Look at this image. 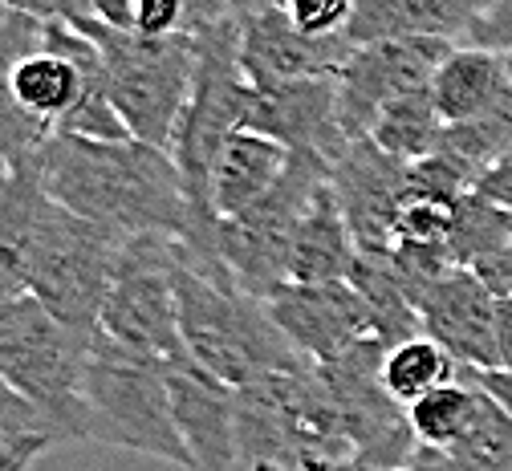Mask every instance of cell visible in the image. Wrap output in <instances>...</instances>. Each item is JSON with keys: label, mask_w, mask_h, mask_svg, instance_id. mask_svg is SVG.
<instances>
[{"label": "cell", "mask_w": 512, "mask_h": 471, "mask_svg": "<svg viewBox=\"0 0 512 471\" xmlns=\"http://www.w3.org/2000/svg\"><path fill=\"white\" fill-rule=\"evenodd\" d=\"M277 5L309 37H346L358 0H277Z\"/></svg>", "instance_id": "26"}, {"label": "cell", "mask_w": 512, "mask_h": 471, "mask_svg": "<svg viewBox=\"0 0 512 471\" xmlns=\"http://www.w3.org/2000/svg\"><path fill=\"white\" fill-rule=\"evenodd\" d=\"M13 17H17V9L0 5V49H5V37H9V25H13Z\"/></svg>", "instance_id": "35"}, {"label": "cell", "mask_w": 512, "mask_h": 471, "mask_svg": "<svg viewBox=\"0 0 512 471\" xmlns=\"http://www.w3.org/2000/svg\"><path fill=\"white\" fill-rule=\"evenodd\" d=\"M45 191L74 216L131 240L187 236V191L171 151L143 139L53 134L37 155Z\"/></svg>", "instance_id": "1"}, {"label": "cell", "mask_w": 512, "mask_h": 471, "mask_svg": "<svg viewBox=\"0 0 512 471\" xmlns=\"http://www.w3.org/2000/svg\"><path fill=\"white\" fill-rule=\"evenodd\" d=\"M480 398H484V390L464 374V378H456V382H447V386L423 394L419 402H411L407 419H411L415 443H419V447H431V451H452V447H460V439H464V435L472 431V423H476Z\"/></svg>", "instance_id": "21"}, {"label": "cell", "mask_w": 512, "mask_h": 471, "mask_svg": "<svg viewBox=\"0 0 512 471\" xmlns=\"http://www.w3.org/2000/svg\"><path fill=\"white\" fill-rule=\"evenodd\" d=\"M484 394H492V402L504 411V415H512V370H464Z\"/></svg>", "instance_id": "32"}, {"label": "cell", "mask_w": 512, "mask_h": 471, "mask_svg": "<svg viewBox=\"0 0 512 471\" xmlns=\"http://www.w3.org/2000/svg\"><path fill=\"white\" fill-rule=\"evenodd\" d=\"M293 159V147H285L273 134L261 130H232L228 143L212 167V212L216 220H232L248 212L256 199H265L285 167Z\"/></svg>", "instance_id": "19"}, {"label": "cell", "mask_w": 512, "mask_h": 471, "mask_svg": "<svg viewBox=\"0 0 512 471\" xmlns=\"http://www.w3.org/2000/svg\"><path fill=\"white\" fill-rule=\"evenodd\" d=\"M456 378H464V366L439 342H431L427 333L391 346L387 358H382V386H387V394L399 402V407H411V402H419L423 394L456 382Z\"/></svg>", "instance_id": "22"}, {"label": "cell", "mask_w": 512, "mask_h": 471, "mask_svg": "<svg viewBox=\"0 0 512 471\" xmlns=\"http://www.w3.org/2000/svg\"><path fill=\"white\" fill-rule=\"evenodd\" d=\"M508 65H512V57H508Z\"/></svg>", "instance_id": "38"}, {"label": "cell", "mask_w": 512, "mask_h": 471, "mask_svg": "<svg viewBox=\"0 0 512 471\" xmlns=\"http://www.w3.org/2000/svg\"><path fill=\"white\" fill-rule=\"evenodd\" d=\"M443 126L447 122L439 118V110L431 102V90H419V94H407V98H399V102H391L387 110H382L366 139L399 163H419V159L439 151Z\"/></svg>", "instance_id": "20"}, {"label": "cell", "mask_w": 512, "mask_h": 471, "mask_svg": "<svg viewBox=\"0 0 512 471\" xmlns=\"http://www.w3.org/2000/svg\"><path fill=\"white\" fill-rule=\"evenodd\" d=\"M122 244H126L122 236L74 216L53 199V212L37 244L29 293L66 325L82 333H98Z\"/></svg>", "instance_id": "8"}, {"label": "cell", "mask_w": 512, "mask_h": 471, "mask_svg": "<svg viewBox=\"0 0 512 471\" xmlns=\"http://www.w3.org/2000/svg\"><path fill=\"white\" fill-rule=\"evenodd\" d=\"M452 256L460 268H472L476 260L500 252L504 244H512V228H508V212L488 204V199L472 187L456 199V216H452Z\"/></svg>", "instance_id": "23"}, {"label": "cell", "mask_w": 512, "mask_h": 471, "mask_svg": "<svg viewBox=\"0 0 512 471\" xmlns=\"http://www.w3.org/2000/svg\"><path fill=\"white\" fill-rule=\"evenodd\" d=\"M496 309L500 297L472 268H452L427 289L419 317L427 338L439 342L464 370H496Z\"/></svg>", "instance_id": "15"}, {"label": "cell", "mask_w": 512, "mask_h": 471, "mask_svg": "<svg viewBox=\"0 0 512 471\" xmlns=\"http://www.w3.org/2000/svg\"><path fill=\"white\" fill-rule=\"evenodd\" d=\"M0 5L29 13V17H41V21H70V25L94 21L90 0H0Z\"/></svg>", "instance_id": "29"}, {"label": "cell", "mask_w": 512, "mask_h": 471, "mask_svg": "<svg viewBox=\"0 0 512 471\" xmlns=\"http://www.w3.org/2000/svg\"><path fill=\"white\" fill-rule=\"evenodd\" d=\"M456 471H512V415H504L492 394L480 398L472 431L447 451Z\"/></svg>", "instance_id": "24"}, {"label": "cell", "mask_w": 512, "mask_h": 471, "mask_svg": "<svg viewBox=\"0 0 512 471\" xmlns=\"http://www.w3.org/2000/svg\"><path fill=\"white\" fill-rule=\"evenodd\" d=\"M78 29H86L102 53L110 102L122 114L131 139L171 151L187 102L196 94L204 61L200 37H139L126 29H110L102 21H82Z\"/></svg>", "instance_id": "3"}, {"label": "cell", "mask_w": 512, "mask_h": 471, "mask_svg": "<svg viewBox=\"0 0 512 471\" xmlns=\"http://www.w3.org/2000/svg\"><path fill=\"white\" fill-rule=\"evenodd\" d=\"M49 212H53V195L45 191L37 163L17 167L13 179L0 187V301L29 293L33 260Z\"/></svg>", "instance_id": "18"}, {"label": "cell", "mask_w": 512, "mask_h": 471, "mask_svg": "<svg viewBox=\"0 0 512 471\" xmlns=\"http://www.w3.org/2000/svg\"><path fill=\"white\" fill-rule=\"evenodd\" d=\"M37 435L57 439L53 427L41 419V411L33 407V402H29L5 374H0V451L13 447V443H21V439H37Z\"/></svg>", "instance_id": "27"}, {"label": "cell", "mask_w": 512, "mask_h": 471, "mask_svg": "<svg viewBox=\"0 0 512 471\" xmlns=\"http://www.w3.org/2000/svg\"><path fill=\"white\" fill-rule=\"evenodd\" d=\"M57 439H49V435H37V439H21V443H13V447H5L0 451V471H29L49 447H53Z\"/></svg>", "instance_id": "31"}, {"label": "cell", "mask_w": 512, "mask_h": 471, "mask_svg": "<svg viewBox=\"0 0 512 471\" xmlns=\"http://www.w3.org/2000/svg\"><path fill=\"white\" fill-rule=\"evenodd\" d=\"M86 439L187 471V447L171 402V370L122 350L106 333H94L86 370Z\"/></svg>", "instance_id": "5"}, {"label": "cell", "mask_w": 512, "mask_h": 471, "mask_svg": "<svg viewBox=\"0 0 512 471\" xmlns=\"http://www.w3.org/2000/svg\"><path fill=\"white\" fill-rule=\"evenodd\" d=\"M175 423L187 447V471H248L240 447L236 390L204 366L183 362L171 370Z\"/></svg>", "instance_id": "13"}, {"label": "cell", "mask_w": 512, "mask_h": 471, "mask_svg": "<svg viewBox=\"0 0 512 471\" xmlns=\"http://www.w3.org/2000/svg\"><path fill=\"white\" fill-rule=\"evenodd\" d=\"M175 293H179V329L191 362L204 366L212 378L228 382L232 390L265 374L313 366L281 333V325L269 313V301L252 297L232 277L196 268L183 256V244L175 268Z\"/></svg>", "instance_id": "2"}, {"label": "cell", "mask_w": 512, "mask_h": 471, "mask_svg": "<svg viewBox=\"0 0 512 471\" xmlns=\"http://www.w3.org/2000/svg\"><path fill=\"white\" fill-rule=\"evenodd\" d=\"M354 45L346 37L301 33L277 0L236 5V61L252 86H285L309 78H338Z\"/></svg>", "instance_id": "10"}, {"label": "cell", "mask_w": 512, "mask_h": 471, "mask_svg": "<svg viewBox=\"0 0 512 471\" xmlns=\"http://www.w3.org/2000/svg\"><path fill=\"white\" fill-rule=\"evenodd\" d=\"M508 228H512V212H508Z\"/></svg>", "instance_id": "37"}, {"label": "cell", "mask_w": 512, "mask_h": 471, "mask_svg": "<svg viewBox=\"0 0 512 471\" xmlns=\"http://www.w3.org/2000/svg\"><path fill=\"white\" fill-rule=\"evenodd\" d=\"M330 183L342 199L358 252H387L395 240L399 212L407 204V163L391 159L370 139H358L330 167Z\"/></svg>", "instance_id": "14"}, {"label": "cell", "mask_w": 512, "mask_h": 471, "mask_svg": "<svg viewBox=\"0 0 512 471\" xmlns=\"http://www.w3.org/2000/svg\"><path fill=\"white\" fill-rule=\"evenodd\" d=\"M49 139H53V130L41 126L37 118H29V114L13 102L9 86L0 82V187L13 179L17 167L37 163V155L45 151Z\"/></svg>", "instance_id": "25"}, {"label": "cell", "mask_w": 512, "mask_h": 471, "mask_svg": "<svg viewBox=\"0 0 512 471\" xmlns=\"http://www.w3.org/2000/svg\"><path fill=\"white\" fill-rule=\"evenodd\" d=\"M94 21L110 25V29H131V13H135V0H90Z\"/></svg>", "instance_id": "34"}, {"label": "cell", "mask_w": 512, "mask_h": 471, "mask_svg": "<svg viewBox=\"0 0 512 471\" xmlns=\"http://www.w3.org/2000/svg\"><path fill=\"white\" fill-rule=\"evenodd\" d=\"M476 191L488 199V204H496V208H504V212H512V151L508 155H500L480 179H476Z\"/></svg>", "instance_id": "30"}, {"label": "cell", "mask_w": 512, "mask_h": 471, "mask_svg": "<svg viewBox=\"0 0 512 471\" xmlns=\"http://www.w3.org/2000/svg\"><path fill=\"white\" fill-rule=\"evenodd\" d=\"M431 102L447 126L508 114L512 110V65H508V57L480 49V45H456L431 78Z\"/></svg>", "instance_id": "16"}, {"label": "cell", "mask_w": 512, "mask_h": 471, "mask_svg": "<svg viewBox=\"0 0 512 471\" xmlns=\"http://www.w3.org/2000/svg\"><path fill=\"white\" fill-rule=\"evenodd\" d=\"M175 268H179V236H163V232L131 236L122 244L98 321V333H106L110 342L167 370L191 362L179 329Z\"/></svg>", "instance_id": "6"}, {"label": "cell", "mask_w": 512, "mask_h": 471, "mask_svg": "<svg viewBox=\"0 0 512 471\" xmlns=\"http://www.w3.org/2000/svg\"><path fill=\"white\" fill-rule=\"evenodd\" d=\"M228 5H244V0H228Z\"/></svg>", "instance_id": "36"}, {"label": "cell", "mask_w": 512, "mask_h": 471, "mask_svg": "<svg viewBox=\"0 0 512 471\" xmlns=\"http://www.w3.org/2000/svg\"><path fill=\"white\" fill-rule=\"evenodd\" d=\"M464 45H480L512 57V0H488V9L468 25Z\"/></svg>", "instance_id": "28"}, {"label": "cell", "mask_w": 512, "mask_h": 471, "mask_svg": "<svg viewBox=\"0 0 512 471\" xmlns=\"http://www.w3.org/2000/svg\"><path fill=\"white\" fill-rule=\"evenodd\" d=\"M94 333L66 325L33 293L0 301V374L61 439H86V370Z\"/></svg>", "instance_id": "4"}, {"label": "cell", "mask_w": 512, "mask_h": 471, "mask_svg": "<svg viewBox=\"0 0 512 471\" xmlns=\"http://www.w3.org/2000/svg\"><path fill=\"white\" fill-rule=\"evenodd\" d=\"M330 179V163L313 151H293L281 183L256 199V204L232 220H220L216 228V256L232 273L240 289L252 297L269 301L277 289L289 285V240L309 208V199L317 195Z\"/></svg>", "instance_id": "7"}, {"label": "cell", "mask_w": 512, "mask_h": 471, "mask_svg": "<svg viewBox=\"0 0 512 471\" xmlns=\"http://www.w3.org/2000/svg\"><path fill=\"white\" fill-rule=\"evenodd\" d=\"M496 358H500L496 370H512V297H500L496 309Z\"/></svg>", "instance_id": "33"}, {"label": "cell", "mask_w": 512, "mask_h": 471, "mask_svg": "<svg viewBox=\"0 0 512 471\" xmlns=\"http://www.w3.org/2000/svg\"><path fill=\"white\" fill-rule=\"evenodd\" d=\"M358 260V240L342 212V199L326 179L301 212L289 240V285H330L350 281Z\"/></svg>", "instance_id": "17"}, {"label": "cell", "mask_w": 512, "mask_h": 471, "mask_svg": "<svg viewBox=\"0 0 512 471\" xmlns=\"http://www.w3.org/2000/svg\"><path fill=\"white\" fill-rule=\"evenodd\" d=\"M456 49L447 37H391L358 45L346 65L338 70V98H342V122L350 139H366L374 118L391 102L431 90V78L443 65V57Z\"/></svg>", "instance_id": "9"}, {"label": "cell", "mask_w": 512, "mask_h": 471, "mask_svg": "<svg viewBox=\"0 0 512 471\" xmlns=\"http://www.w3.org/2000/svg\"><path fill=\"white\" fill-rule=\"evenodd\" d=\"M244 130L273 134L293 151H313L330 167L350 151V130L342 122L338 78H309L285 86H252L244 106Z\"/></svg>", "instance_id": "12"}, {"label": "cell", "mask_w": 512, "mask_h": 471, "mask_svg": "<svg viewBox=\"0 0 512 471\" xmlns=\"http://www.w3.org/2000/svg\"><path fill=\"white\" fill-rule=\"evenodd\" d=\"M269 313L293 342V350L313 366H334L362 342L378 338L374 313L350 281L285 285L269 297Z\"/></svg>", "instance_id": "11"}]
</instances>
